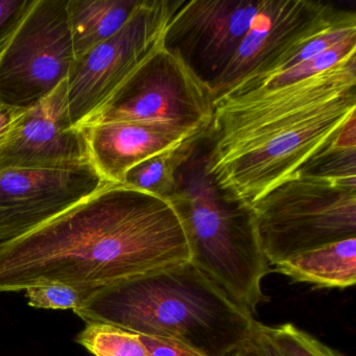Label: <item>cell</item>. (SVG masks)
Listing matches in <instances>:
<instances>
[{
	"mask_svg": "<svg viewBox=\"0 0 356 356\" xmlns=\"http://www.w3.org/2000/svg\"><path fill=\"white\" fill-rule=\"evenodd\" d=\"M275 270L299 282L346 289L356 281V237L328 243L275 264Z\"/></svg>",
	"mask_w": 356,
	"mask_h": 356,
	"instance_id": "5bb4252c",
	"label": "cell"
},
{
	"mask_svg": "<svg viewBox=\"0 0 356 356\" xmlns=\"http://www.w3.org/2000/svg\"><path fill=\"white\" fill-rule=\"evenodd\" d=\"M82 128L91 163L107 182L116 184H122L127 172L137 164L195 135L172 127L137 122Z\"/></svg>",
	"mask_w": 356,
	"mask_h": 356,
	"instance_id": "4fadbf2b",
	"label": "cell"
},
{
	"mask_svg": "<svg viewBox=\"0 0 356 356\" xmlns=\"http://www.w3.org/2000/svg\"><path fill=\"white\" fill-rule=\"evenodd\" d=\"M258 324H259V322H257V325H256L255 337L258 345L260 346L262 352H264V356H281L278 350H277L276 347L273 345L270 339H268V337H266L261 330H260L259 327H258Z\"/></svg>",
	"mask_w": 356,
	"mask_h": 356,
	"instance_id": "d4e9b609",
	"label": "cell"
},
{
	"mask_svg": "<svg viewBox=\"0 0 356 356\" xmlns=\"http://www.w3.org/2000/svg\"><path fill=\"white\" fill-rule=\"evenodd\" d=\"M76 341L95 356H149L138 333L108 323H87Z\"/></svg>",
	"mask_w": 356,
	"mask_h": 356,
	"instance_id": "ac0fdd59",
	"label": "cell"
},
{
	"mask_svg": "<svg viewBox=\"0 0 356 356\" xmlns=\"http://www.w3.org/2000/svg\"><path fill=\"white\" fill-rule=\"evenodd\" d=\"M261 0H175L163 47L213 88L234 57Z\"/></svg>",
	"mask_w": 356,
	"mask_h": 356,
	"instance_id": "30bf717a",
	"label": "cell"
},
{
	"mask_svg": "<svg viewBox=\"0 0 356 356\" xmlns=\"http://www.w3.org/2000/svg\"><path fill=\"white\" fill-rule=\"evenodd\" d=\"M35 0H0V51L11 38Z\"/></svg>",
	"mask_w": 356,
	"mask_h": 356,
	"instance_id": "44dd1931",
	"label": "cell"
},
{
	"mask_svg": "<svg viewBox=\"0 0 356 356\" xmlns=\"http://www.w3.org/2000/svg\"><path fill=\"white\" fill-rule=\"evenodd\" d=\"M68 0H35L0 51V103L28 110L67 80L74 53Z\"/></svg>",
	"mask_w": 356,
	"mask_h": 356,
	"instance_id": "52a82bcc",
	"label": "cell"
},
{
	"mask_svg": "<svg viewBox=\"0 0 356 356\" xmlns=\"http://www.w3.org/2000/svg\"><path fill=\"white\" fill-rule=\"evenodd\" d=\"M213 113L211 89L162 45L82 127L137 122L197 134L209 129Z\"/></svg>",
	"mask_w": 356,
	"mask_h": 356,
	"instance_id": "8992f818",
	"label": "cell"
},
{
	"mask_svg": "<svg viewBox=\"0 0 356 356\" xmlns=\"http://www.w3.org/2000/svg\"><path fill=\"white\" fill-rule=\"evenodd\" d=\"M354 54H356V34L347 37L341 42L333 45L330 49L323 51L320 55L316 56L312 59L306 60L293 67L287 68V70H282L273 76H266V78L238 83L232 88L229 89L227 92H231V91L239 92V91L249 90L255 87H278L291 84V83L297 82L302 79L324 72Z\"/></svg>",
	"mask_w": 356,
	"mask_h": 356,
	"instance_id": "e0dca14e",
	"label": "cell"
},
{
	"mask_svg": "<svg viewBox=\"0 0 356 356\" xmlns=\"http://www.w3.org/2000/svg\"><path fill=\"white\" fill-rule=\"evenodd\" d=\"M90 161L84 129L72 126L68 111L67 80L26 110L0 145V170L47 168Z\"/></svg>",
	"mask_w": 356,
	"mask_h": 356,
	"instance_id": "7c38bea8",
	"label": "cell"
},
{
	"mask_svg": "<svg viewBox=\"0 0 356 356\" xmlns=\"http://www.w3.org/2000/svg\"><path fill=\"white\" fill-rule=\"evenodd\" d=\"M206 133L207 131L193 135L176 147L137 164L127 172L122 184L159 197H170L176 191L177 174L195 154Z\"/></svg>",
	"mask_w": 356,
	"mask_h": 356,
	"instance_id": "2e32d148",
	"label": "cell"
},
{
	"mask_svg": "<svg viewBox=\"0 0 356 356\" xmlns=\"http://www.w3.org/2000/svg\"><path fill=\"white\" fill-rule=\"evenodd\" d=\"M74 312L86 323L179 339L206 356L228 355L257 325L191 261L104 287Z\"/></svg>",
	"mask_w": 356,
	"mask_h": 356,
	"instance_id": "3957f363",
	"label": "cell"
},
{
	"mask_svg": "<svg viewBox=\"0 0 356 356\" xmlns=\"http://www.w3.org/2000/svg\"><path fill=\"white\" fill-rule=\"evenodd\" d=\"M206 136L179 170L176 191L168 199L184 224L191 264L254 314L266 300L261 281L270 273V264L251 208L227 197L208 174Z\"/></svg>",
	"mask_w": 356,
	"mask_h": 356,
	"instance_id": "277c9868",
	"label": "cell"
},
{
	"mask_svg": "<svg viewBox=\"0 0 356 356\" xmlns=\"http://www.w3.org/2000/svg\"><path fill=\"white\" fill-rule=\"evenodd\" d=\"M174 6L172 0H143L114 36L74 59L67 78L72 126L81 128L163 45Z\"/></svg>",
	"mask_w": 356,
	"mask_h": 356,
	"instance_id": "ba28073f",
	"label": "cell"
},
{
	"mask_svg": "<svg viewBox=\"0 0 356 356\" xmlns=\"http://www.w3.org/2000/svg\"><path fill=\"white\" fill-rule=\"evenodd\" d=\"M29 305L45 309H76L86 297L74 287L62 283L30 287L26 289Z\"/></svg>",
	"mask_w": 356,
	"mask_h": 356,
	"instance_id": "ffe728a7",
	"label": "cell"
},
{
	"mask_svg": "<svg viewBox=\"0 0 356 356\" xmlns=\"http://www.w3.org/2000/svg\"><path fill=\"white\" fill-rule=\"evenodd\" d=\"M356 14L314 0H261L230 64L212 88L214 102L238 83L280 72L310 39Z\"/></svg>",
	"mask_w": 356,
	"mask_h": 356,
	"instance_id": "9c48e42d",
	"label": "cell"
},
{
	"mask_svg": "<svg viewBox=\"0 0 356 356\" xmlns=\"http://www.w3.org/2000/svg\"><path fill=\"white\" fill-rule=\"evenodd\" d=\"M191 261L172 202L107 182L53 220L0 243V293L62 283L88 299L120 281Z\"/></svg>",
	"mask_w": 356,
	"mask_h": 356,
	"instance_id": "6da1fadb",
	"label": "cell"
},
{
	"mask_svg": "<svg viewBox=\"0 0 356 356\" xmlns=\"http://www.w3.org/2000/svg\"><path fill=\"white\" fill-rule=\"evenodd\" d=\"M227 356H264V354L256 341L255 332H254L253 337L249 341L233 350Z\"/></svg>",
	"mask_w": 356,
	"mask_h": 356,
	"instance_id": "cb8c5ba5",
	"label": "cell"
},
{
	"mask_svg": "<svg viewBox=\"0 0 356 356\" xmlns=\"http://www.w3.org/2000/svg\"><path fill=\"white\" fill-rule=\"evenodd\" d=\"M355 55L291 84L214 102L206 168L227 197L251 208L339 143L356 120Z\"/></svg>",
	"mask_w": 356,
	"mask_h": 356,
	"instance_id": "7a4b0ae2",
	"label": "cell"
},
{
	"mask_svg": "<svg viewBox=\"0 0 356 356\" xmlns=\"http://www.w3.org/2000/svg\"><path fill=\"white\" fill-rule=\"evenodd\" d=\"M141 3L143 0H68V20L76 59L114 36Z\"/></svg>",
	"mask_w": 356,
	"mask_h": 356,
	"instance_id": "9a60e30c",
	"label": "cell"
},
{
	"mask_svg": "<svg viewBox=\"0 0 356 356\" xmlns=\"http://www.w3.org/2000/svg\"><path fill=\"white\" fill-rule=\"evenodd\" d=\"M268 264L356 237V177L301 176L270 189L251 207Z\"/></svg>",
	"mask_w": 356,
	"mask_h": 356,
	"instance_id": "5b68a950",
	"label": "cell"
},
{
	"mask_svg": "<svg viewBox=\"0 0 356 356\" xmlns=\"http://www.w3.org/2000/svg\"><path fill=\"white\" fill-rule=\"evenodd\" d=\"M258 327L281 356H343L289 323L278 326H266L259 323Z\"/></svg>",
	"mask_w": 356,
	"mask_h": 356,
	"instance_id": "d6986e66",
	"label": "cell"
},
{
	"mask_svg": "<svg viewBox=\"0 0 356 356\" xmlns=\"http://www.w3.org/2000/svg\"><path fill=\"white\" fill-rule=\"evenodd\" d=\"M149 356H206L176 339L139 334Z\"/></svg>",
	"mask_w": 356,
	"mask_h": 356,
	"instance_id": "7402d4cb",
	"label": "cell"
},
{
	"mask_svg": "<svg viewBox=\"0 0 356 356\" xmlns=\"http://www.w3.org/2000/svg\"><path fill=\"white\" fill-rule=\"evenodd\" d=\"M26 110L17 109L0 103V145L17 126Z\"/></svg>",
	"mask_w": 356,
	"mask_h": 356,
	"instance_id": "603a6c76",
	"label": "cell"
},
{
	"mask_svg": "<svg viewBox=\"0 0 356 356\" xmlns=\"http://www.w3.org/2000/svg\"><path fill=\"white\" fill-rule=\"evenodd\" d=\"M106 183L90 161L0 170V243L53 220Z\"/></svg>",
	"mask_w": 356,
	"mask_h": 356,
	"instance_id": "8fae6325",
	"label": "cell"
}]
</instances>
